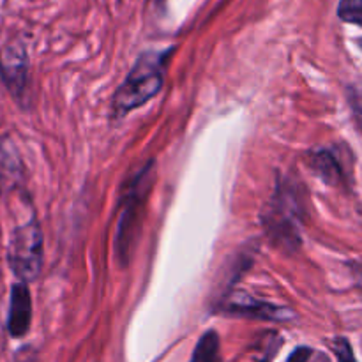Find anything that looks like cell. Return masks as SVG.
I'll use <instances>...</instances> for the list:
<instances>
[{
  "label": "cell",
  "instance_id": "cell-1",
  "mask_svg": "<svg viewBox=\"0 0 362 362\" xmlns=\"http://www.w3.org/2000/svg\"><path fill=\"white\" fill-rule=\"evenodd\" d=\"M168 52L145 53L136 60L124 83L113 95L112 110L115 115H126L144 106L163 88V66Z\"/></svg>",
  "mask_w": 362,
  "mask_h": 362
},
{
  "label": "cell",
  "instance_id": "cell-2",
  "mask_svg": "<svg viewBox=\"0 0 362 362\" xmlns=\"http://www.w3.org/2000/svg\"><path fill=\"white\" fill-rule=\"evenodd\" d=\"M45 260V239L37 219L16 226L7 246V264L18 281L32 283L39 278Z\"/></svg>",
  "mask_w": 362,
  "mask_h": 362
},
{
  "label": "cell",
  "instance_id": "cell-3",
  "mask_svg": "<svg viewBox=\"0 0 362 362\" xmlns=\"http://www.w3.org/2000/svg\"><path fill=\"white\" fill-rule=\"evenodd\" d=\"M151 165L145 166L140 175L129 184L126 197H124V207L120 212L119 228H117L115 235V253L122 260V264H127L131 253H133L140 216L144 212V204L147 200L148 187H151Z\"/></svg>",
  "mask_w": 362,
  "mask_h": 362
},
{
  "label": "cell",
  "instance_id": "cell-4",
  "mask_svg": "<svg viewBox=\"0 0 362 362\" xmlns=\"http://www.w3.org/2000/svg\"><path fill=\"white\" fill-rule=\"evenodd\" d=\"M299 197L288 184H279L278 193L274 194L267 216H265V228L281 244L290 247L299 243V218H300Z\"/></svg>",
  "mask_w": 362,
  "mask_h": 362
},
{
  "label": "cell",
  "instance_id": "cell-5",
  "mask_svg": "<svg viewBox=\"0 0 362 362\" xmlns=\"http://www.w3.org/2000/svg\"><path fill=\"white\" fill-rule=\"evenodd\" d=\"M0 78L14 99H23L28 87V55L21 42H7L0 49Z\"/></svg>",
  "mask_w": 362,
  "mask_h": 362
},
{
  "label": "cell",
  "instance_id": "cell-6",
  "mask_svg": "<svg viewBox=\"0 0 362 362\" xmlns=\"http://www.w3.org/2000/svg\"><path fill=\"white\" fill-rule=\"evenodd\" d=\"M221 313L232 315V317L255 318V320L283 322L293 318V313L286 308L255 299L246 293H233V296L226 297V300H223L221 304Z\"/></svg>",
  "mask_w": 362,
  "mask_h": 362
},
{
  "label": "cell",
  "instance_id": "cell-7",
  "mask_svg": "<svg viewBox=\"0 0 362 362\" xmlns=\"http://www.w3.org/2000/svg\"><path fill=\"white\" fill-rule=\"evenodd\" d=\"M32 324V297L27 283H14L11 288L9 315H7V332L11 338L20 339L30 331Z\"/></svg>",
  "mask_w": 362,
  "mask_h": 362
},
{
  "label": "cell",
  "instance_id": "cell-8",
  "mask_svg": "<svg viewBox=\"0 0 362 362\" xmlns=\"http://www.w3.org/2000/svg\"><path fill=\"white\" fill-rule=\"evenodd\" d=\"M311 170L324 180L325 184L338 186L343 182V170L336 156L329 151H315L310 154Z\"/></svg>",
  "mask_w": 362,
  "mask_h": 362
},
{
  "label": "cell",
  "instance_id": "cell-9",
  "mask_svg": "<svg viewBox=\"0 0 362 362\" xmlns=\"http://www.w3.org/2000/svg\"><path fill=\"white\" fill-rule=\"evenodd\" d=\"M219 336L216 331H207L194 346L191 362H219Z\"/></svg>",
  "mask_w": 362,
  "mask_h": 362
},
{
  "label": "cell",
  "instance_id": "cell-10",
  "mask_svg": "<svg viewBox=\"0 0 362 362\" xmlns=\"http://www.w3.org/2000/svg\"><path fill=\"white\" fill-rule=\"evenodd\" d=\"M338 16L345 23L362 27V0H339Z\"/></svg>",
  "mask_w": 362,
  "mask_h": 362
},
{
  "label": "cell",
  "instance_id": "cell-11",
  "mask_svg": "<svg viewBox=\"0 0 362 362\" xmlns=\"http://www.w3.org/2000/svg\"><path fill=\"white\" fill-rule=\"evenodd\" d=\"M332 350H334V356L338 362H357L349 339L336 338L334 341H332Z\"/></svg>",
  "mask_w": 362,
  "mask_h": 362
},
{
  "label": "cell",
  "instance_id": "cell-12",
  "mask_svg": "<svg viewBox=\"0 0 362 362\" xmlns=\"http://www.w3.org/2000/svg\"><path fill=\"white\" fill-rule=\"evenodd\" d=\"M310 357H311V349H308V346H299V349L293 350V352L290 354L288 361L286 362H308Z\"/></svg>",
  "mask_w": 362,
  "mask_h": 362
},
{
  "label": "cell",
  "instance_id": "cell-13",
  "mask_svg": "<svg viewBox=\"0 0 362 362\" xmlns=\"http://www.w3.org/2000/svg\"><path fill=\"white\" fill-rule=\"evenodd\" d=\"M349 267L350 272H352L354 281H356V285L362 290V264H359V262H350Z\"/></svg>",
  "mask_w": 362,
  "mask_h": 362
},
{
  "label": "cell",
  "instance_id": "cell-14",
  "mask_svg": "<svg viewBox=\"0 0 362 362\" xmlns=\"http://www.w3.org/2000/svg\"><path fill=\"white\" fill-rule=\"evenodd\" d=\"M350 105H352L354 115H356L357 124H359V127L362 129V105L359 101H357L356 95H354V98H350Z\"/></svg>",
  "mask_w": 362,
  "mask_h": 362
},
{
  "label": "cell",
  "instance_id": "cell-15",
  "mask_svg": "<svg viewBox=\"0 0 362 362\" xmlns=\"http://www.w3.org/2000/svg\"><path fill=\"white\" fill-rule=\"evenodd\" d=\"M359 46L362 48V39H359Z\"/></svg>",
  "mask_w": 362,
  "mask_h": 362
}]
</instances>
